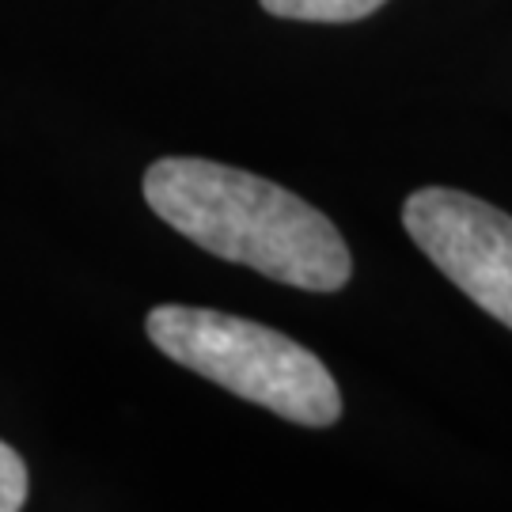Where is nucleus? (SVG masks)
<instances>
[{"label": "nucleus", "instance_id": "1", "mask_svg": "<svg viewBox=\"0 0 512 512\" xmlns=\"http://www.w3.org/2000/svg\"><path fill=\"white\" fill-rule=\"evenodd\" d=\"M145 202L202 251L308 293H338L353 274L342 232L300 194L262 175L194 156L145 171Z\"/></svg>", "mask_w": 512, "mask_h": 512}, {"label": "nucleus", "instance_id": "2", "mask_svg": "<svg viewBox=\"0 0 512 512\" xmlns=\"http://www.w3.org/2000/svg\"><path fill=\"white\" fill-rule=\"evenodd\" d=\"M145 330L171 361L247 403L274 410L277 418L308 429H327L342 418V391L330 368L281 330L186 304L152 308Z\"/></svg>", "mask_w": 512, "mask_h": 512}, {"label": "nucleus", "instance_id": "3", "mask_svg": "<svg viewBox=\"0 0 512 512\" xmlns=\"http://www.w3.org/2000/svg\"><path fill=\"white\" fill-rule=\"evenodd\" d=\"M403 224L421 255L486 315L512 327V217L475 194L425 186L403 205Z\"/></svg>", "mask_w": 512, "mask_h": 512}, {"label": "nucleus", "instance_id": "4", "mask_svg": "<svg viewBox=\"0 0 512 512\" xmlns=\"http://www.w3.org/2000/svg\"><path fill=\"white\" fill-rule=\"evenodd\" d=\"M387 0H262L270 16L304 19V23H353L380 12Z\"/></svg>", "mask_w": 512, "mask_h": 512}, {"label": "nucleus", "instance_id": "5", "mask_svg": "<svg viewBox=\"0 0 512 512\" xmlns=\"http://www.w3.org/2000/svg\"><path fill=\"white\" fill-rule=\"evenodd\" d=\"M27 505V467L0 440V512H16Z\"/></svg>", "mask_w": 512, "mask_h": 512}]
</instances>
